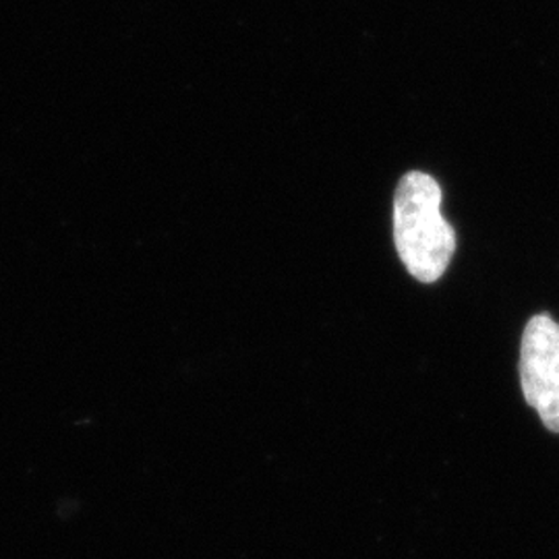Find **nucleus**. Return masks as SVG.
I'll return each mask as SVG.
<instances>
[{
  "mask_svg": "<svg viewBox=\"0 0 559 559\" xmlns=\"http://www.w3.org/2000/svg\"><path fill=\"white\" fill-rule=\"evenodd\" d=\"M441 187L431 175L406 173L394 198V240L408 274L431 284L445 274L456 251V233L441 216Z\"/></svg>",
  "mask_w": 559,
  "mask_h": 559,
  "instance_id": "1",
  "label": "nucleus"
},
{
  "mask_svg": "<svg viewBox=\"0 0 559 559\" xmlns=\"http://www.w3.org/2000/svg\"><path fill=\"white\" fill-rule=\"evenodd\" d=\"M520 381L543 425L559 433V323L549 316H535L524 328Z\"/></svg>",
  "mask_w": 559,
  "mask_h": 559,
  "instance_id": "2",
  "label": "nucleus"
}]
</instances>
